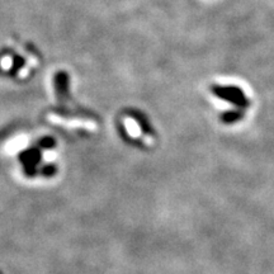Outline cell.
<instances>
[{"mask_svg":"<svg viewBox=\"0 0 274 274\" xmlns=\"http://www.w3.org/2000/svg\"><path fill=\"white\" fill-rule=\"evenodd\" d=\"M211 93L221 100L230 103L235 108L247 109L250 105V100L241 88L236 85H221L216 84L211 86Z\"/></svg>","mask_w":274,"mask_h":274,"instance_id":"1","label":"cell"},{"mask_svg":"<svg viewBox=\"0 0 274 274\" xmlns=\"http://www.w3.org/2000/svg\"><path fill=\"white\" fill-rule=\"evenodd\" d=\"M245 114V109H240V108H235V109H231V111H226L220 116V120H221L222 124L225 125H232L236 124L241 118L244 117Z\"/></svg>","mask_w":274,"mask_h":274,"instance_id":"2","label":"cell"}]
</instances>
